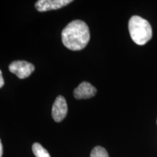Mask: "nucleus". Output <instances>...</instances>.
Segmentation results:
<instances>
[{
  "label": "nucleus",
  "instance_id": "f257e3e1",
  "mask_svg": "<svg viewBox=\"0 0 157 157\" xmlns=\"http://www.w3.org/2000/svg\"><path fill=\"white\" fill-rule=\"evenodd\" d=\"M64 46L71 50H81L87 46L90 39L87 23L81 20H74L65 27L61 33Z\"/></svg>",
  "mask_w": 157,
  "mask_h": 157
},
{
  "label": "nucleus",
  "instance_id": "f03ea898",
  "mask_svg": "<svg viewBox=\"0 0 157 157\" xmlns=\"http://www.w3.org/2000/svg\"><path fill=\"white\" fill-rule=\"evenodd\" d=\"M128 29L132 41L138 45L146 44L152 37V28L150 23L137 15H134L129 19Z\"/></svg>",
  "mask_w": 157,
  "mask_h": 157
},
{
  "label": "nucleus",
  "instance_id": "7ed1b4c3",
  "mask_svg": "<svg viewBox=\"0 0 157 157\" xmlns=\"http://www.w3.org/2000/svg\"><path fill=\"white\" fill-rule=\"evenodd\" d=\"M9 70L19 78H25L29 77L33 73L34 71V66L25 60H16L10 65Z\"/></svg>",
  "mask_w": 157,
  "mask_h": 157
},
{
  "label": "nucleus",
  "instance_id": "20e7f679",
  "mask_svg": "<svg viewBox=\"0 0 157 157\" xmlns=\"http://www.w3.org/2000/svg\"><path fill=\"white\" fill-rule=\"evenodd\" d=\"M68 113V105L63 96L60 95L55 101L52 109V117L56 122L63 120Z\"/></svg>",
  "mask_w": 157,
  "mask_h": 157
},
{
  "label": "nucleus",
  "instance_id": "39448f33",
  "mask_svg": "<svg viewBox=\"0 0 157 157\" xmlns=\"http://www.w3.org/2000/svg\"><path fill=\"white\" fill-rule=\"evenodd\" d=\"M72 0H39L35 4V7L39 12L58 10L71 3Z\"/></svg>",
  "mask_w": 157,
  "mask_h": 157
},
{
  "label": "nucleus",
  "instance_id": "423d86ee",
  "mask_svg": "<svg viewBox=\"0 0 157 157\" xmlns=\"http://www.w3.org/2000/svg\"><path fill=\"white\" fill-rule=\"evenodd\" d=\"M97 93V90L91 84L87 82H82L74 90V96L76 99H87L93 98Z\"/></svg>",
  "mask_w": 157,
  "mask_h": 157
},
{
  "label": "nucleus",
  "instance_id": "0eeeda50",
  "mask_svg": "<svg viewBox=\"0 0 157 157\" xmlns=\"http://www.w3.org/2000/svg\"><path fill=\"white\" fill-rule=\"evenodd\" d=\"M32 151L36 157H50L48 151L38 143H34L32 146Z\"/></svg>",
  "mask_w": 157,
  "mask_h": 157
},
{
  "label": "nucleus",
  "instance_id": "6e6552de",
  "mask_svg": "<svg viewBox=\"0 0 157 157\" xmlns=\"http://www.w3.org/2000/svg\"><path fill=\"white\" fill-rule=\"evenodd\" d=\"M90 157H109L108 152L101 146H96L93 149L90 154Z\"/></svg>",
  "mask_w": 157,
  "mask_h": 157
},
{
  "label": "nucleus",
  "instance_id": "1a4fd4ad",
  "mask_svg": "<svg viewBox=\"0 0 157 157\" xmlns=\"http://www.w3.org/2000/svg\"><path fill=\"white\" fill-rule=\"evenodd\" d=\"M4 84H5V81H4L2 74L1 70H0V88H2L3 87Z\"/></svg>",
  "mask_w": 157,
  "mask_h": 157
},
{
  "label": "nucleus",
  "instance_id": "9d476101",
  "mask_svg": "<svg viewBox=\"0 0 157 157\" xmlns=\"http://www.w3.org/2000/svg\"><path fill=\"white\" fill-rule=\"evenodd\" d=\"M3 154V147H2V144L1 140H0V157L2 156Z\"/></svg>",
  "mask_w": 157,
  "mask_h": 157
},
{
  "label": "nucleus",
  "instance_id": "9b49d317",
  "mask_svg": "<svg viewBox=\"0 0 157 157\" xmlns=\"http://www.w3.org/2000/svg\"><path fill=\"white\" fill-rule=\"evenodd\" d=\"M156 123H157V121H156Z\"/></svg>",
  "mask_w": 157,
  "mask_h": 157
}]
</instances>
